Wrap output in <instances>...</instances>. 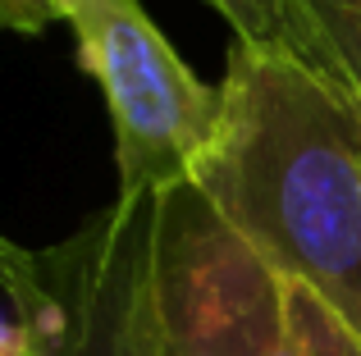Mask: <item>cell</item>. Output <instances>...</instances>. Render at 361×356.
I'll return each instance as SVG.
<instances>
[{"label":"cell","instance_id":"cell-1","mask_svg":"<svg viewBox=\"0 0 361 356\" xmlns=\"http://www.w3.org/2000/svg\"><path fill=\"white\" fill-rule=\"evenodd\" d=\"M192 183L279 269L361 333V106L274 42H233Z\"/></svg>","mask_w":361,"mask_h":356},{"label":"cell","instance_id":"cell-2","mask_svg":"<svg viewBox=\"0 0 361 356\" xmlns=\"http://www.w3.org/2000/svg\"><path fill=\"white\" fill-rule=\"evenodd\" d=\"M147 302L156 356H302L288 279L197 183L151 196Z\"/></svg>","mask_w":361,"mask_h":356},{"label":"cell","instance_id":"cell-3","mask_svg":"<svg viewBox=\"0 0 361 356\" xmlns=\"http://www.w3.org/2000/svg\"><path fill=\"white\" fill-rule=\"evenodd\" d=\"M69 23L78 64L101 87L115 124L119 196H156L192 183L215 137L220 91L183 64L142 0H78Z\"/></svg>","mask_w":361,"mask_h":356},{"label":"cell","instance_id":"cell-4","mask_svg":"<svg viewBox=\"0 0 361 356\" xmlns=\"http://www.w3.org/2000/svg\"><path fill=\"white\" fill-rule=\"evenodd\" d=\"M147 229L151 196H115L73 238L37 251V288L14 306L23 356H156Z\"/></svg>","mask_w":361,"mask_h":356},{"label":"cell","instance_id":"cell-5","mask_svg":"<svg viewBox=\"0 0 361 356\" xmlns=\"http://www.w3.org/2000/svg\"><path fill=\"white\" fill-rule=\"evenodd\" d=\"M288 51L361 106V0H283Z\"/></svg>","mask_w":361,"mask_h":356},{"label":"cell","instance_id":"cell-6","mask_svg":"<svg viewBox=\"0 0 361 356\" xmlns=\"http://www.w3.org/2000/svg\"><path fill=\"white\" fill-rule=\"evenodd\" d=\"M288 315H293V333H298L302 356H361V333L348 329L302 284H288Z\"/></svg>","mask_w":361,"mask_h":356},{"label":"cell","instance_id":"cell-7","mask_svg":"<svg viewBox=\"0 0 361 356\" xmlns=\"http://www.w3.org/2000/svg\"><path fill=\"white\" fill-rule=\"evenodd\" d=\"M224 18L233 23V32L243 42H274L288 46V14L283 0H211Z\"/></svg>","mask_w":361,"mask_h":356},{"label":"cell","instance_id":"cell-8","mask_svg":"<svg viewBox=\"0 0 361 356\" xmlns=\"http://www.w3.org/2000/svg\"><path fill=\"white\" fill-rule=\"evenodd\" d=\"M78 0H0V27L9 32H42L55 18H69Z\"/></svg>","mask_w":361,"mask_h":356}]
</instances>
